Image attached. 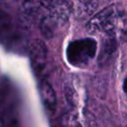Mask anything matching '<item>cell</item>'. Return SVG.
I'll use <instances>...</instances> for the list:
<instances>
[{
    "label": "cell",
    "instance_id": "1",
    "mask_svg": "<svg viewBox=\"0 0 127 127\" xmlns=\"http://www.w3.org/2000/svg\"><path fill=\"white\" fill-rule=\"evenodd\" d=\"M91 33L104 34L112 39L127 42V13L109 6L91 17L87 24Z\"/></svg>",
    "mask_w": 127,
    "mask_h": 127
},
{
    "label": "cell",
    "instance_id": "2",
    "mask_svg": "<svg viewBox=\"0 0 127 127\" xmlns=\"http://www.w3.org/2000/svg\"><path fill=\"white\" fill-rule=\"evenodd\" d=\"M65 1L66 0H25L23 4L24 13L28 20L34 23H40L50 10Z\"/></svg>",
    "mask_w": 127,
    "mask_h": 127
},
{
    "label": "cell",
    "instance_id": "3",
    "mask_svg": "<svg viewBox=\"0 0 127 127\" xmlns=\"http://www.w3.org/2000/svg\"><path fill=\"white\" fill-rule=\"evenodd\" d=\"M95 52V43L90 39L80 40L70 43L67 49V58L73 64H86Z\"/></svg>",
    "mask_w": 127,
    "mask_h": 127
},
{
    "label": "cell",
    "instance_id": "4",
    "mask_svg": "<svg viewBox=\"0 0 127 127\" xmlns=\"http://www.w3.org/2000/svg\"><path fill=\"white\" fill-rule=\"evenodd\" d=\"M63 127H95L93 115L81 108L67 111L62 119Z\"/></svg>",
    "mask_w": 127,
    "mask_h": 127
},
{
    "label": "cell",
    "instance_id": "5",
    "mask_svg": "<svg viewBox=\"0 0 127 127\" xmlns=\"http://www.w3.org/2000/svg\"><path fill=\"white\" fill-rule=\"evenodd\" d=\"M70 12L77 19L91 17L98 7V0H66Z\"/></svg>",
    "mask_w": 127,
    "mask_h": 127
},
{
    "label": "cell",
    "instance_id": "6",
    "mask_svg": "<svg viewBox=\"0 0 127 127\" xmlns=\"http://www.w3.org/2000/svg\"><path fill=\"white\" fill-rule=\"evenodd\" d=\"M65 95L67 101L73 108H80L85 102V92L76 78H70L65 84Z\"/></svg>",
    "mask_w": 127,
    "mask_h": 127
},
{
    "label": "cell",
    "instance_id": "7",
    "mask_svg": "<svg viewBox=\"0 0 127 127\" xmlns=\"http://www.w3.org/2000/svg\"><path fill=\"white\" fill-rule=\"evenodd\" d=\"M30 57L36 69L44 68L47 60V49L45 44L40 40H34L30 45Z\"/></svg>",
    "mask_w": 127,
    "mask_h": 127
},
{
    "label": "cell",
    "instance_id": "8",
    "mask_svg": "<svg viewBox=\"0 0 127 127\" xmlns=\"http://www.w3.org/2000/svg\"><path fill=\"white\" fill-rule=\"evenodd\" d=\"M40 90H41V97L44 105L49 111L54 112L57 106V97L53 87L50 85L49 82H47L46 80H43L40 86Z\"/></svg>",
    "mask_w": 127,
    "mask_h": 127
},
{
    "label": "cell",
    "instance_id": "9",
    "mask_svg": "<svg viewBox=\"0 0 127 127\" xmlns=\"http://www.w3.org/2000/svg\"><path fill=\"white\" fill-rule=\"evenodd\" d=\"M124 90H125V92L127 94V77H126V79L124 81Z\"/></svg>",
    "mask_w": 127,
    "mask_h": 127
},
{
    "label": "cell",
    "instance_id": "10",
    "mask_svg": "<svg viewBox=\"0 0 127 127\" xmlns=\"http://www.w3.org/2000/svg\"><path fill=\"white\" fill-rule=\"evenodd\" d=\"M0 127H1V123H0Z\"/></svg>",
    "mask_w": 127,
    "mask_h": 127
}]
</instances>
